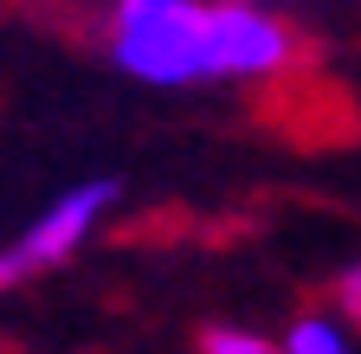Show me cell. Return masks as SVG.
I'll return each instance as SVG.
<instances>
[{
	"label": "cell",
	"mask_w": 361,
	"mask_h": 354,
	"mask_svg": "<svg viewBox=\"0 0 361 354\" xmlns=\"http://www.w3.org/2000/svg\"><path fill=\"white\" fill-rule=\"evenodd\" d=\"M239 7H284V0H239Z\"/></svg>",
	"instance_id": "52a82bcc"
},
{
	"label": "cell",
	"mask_w": 361,
	"mask_h": 354,
	"mask_svg": "<svg viewBox=\"0 0 361 354\" xmlns=\"http://www.w3.org/2000/svg\"><path fill=\"white\" fill-rule=\"evenodd\" d=\"M284 354H355V329L336 309H303L284 329Z\"/></svg>",
	"instance_id": "277c9868"
},
{
	"label": "cell",
	"mask_w": 361,
	"mask_h": 354,
	"mask_svg": "<svg viewBox=\"0 0 361 354\" xmlns=\"http://www.w3.org/2000/svg\"><path fill=\"white\" fill-rule=\"evenodd\" d=\"M297 58L303 39L278 7H239V0L207 7V84H264L284 77Z\"/></svg>",
	"instance_id": "3957f363"
},
{
	"label": "cell",
	"mask_w": 361,
	"mask_h": 354,
	"mask_svg": "<svg viewBox=\"0 0 361 354\" xmlns=\"http://www.w3.org/2000/svg\"><path fill=\"white\" fill-rule=\"evenodd\" d=\"M329 309H336V316L361 335V264H348V271L336 277V290H329Z\"/></svg>",
	"instance_id": "8992f818"
},
{
	"label": "cell",
	"mask_w": 361,
	"mask_h": 354,
	"mask_svg": "<svg viewBox=\"0 0 361 354\" xmlns=\"http://www.w3.org/2000/svg\"><path fill=\"white\" fill-rule=\"evenodd\" d=\"M207 7L213 0H110L104 52L149 91L207 84Z\"/></svg>",
	"instance_id": "6da1fadb"
},
{
	"label": "cell",
	"mask_w": 361,
	"mask_h": 354,
	"mask_svg": "<svg viewBox=\"0 0 361 354\" xmlns=\"http://www.w3.org/2000/svg\"><path fill=\"white\" fill-rule=\"evenodd\" d=\"M194 348H200V354H284V341H271V335H258V329H226V322L200 329Z\"/></svg>",
	"instance_id": "5b68a950"
},
{
	"label": "cell",
	"mask_w": 361,
	"mask_h": 354,
	"mask_svg": "<svg viewBox=\"0 0 361 354\" xmlns=\"http://www.w3.org/2000/svg\"><path fill=\"white\" fill-rule=\"evenodd\" d=\"M110 206H116V181H78V187H65L26 232H13L7 245H0V296H13V290H26L39 277L65 271V264L90 245V232L110 219Z\"/></svg>",
	"instance_id": "7a4b0ae2"
}]
</instances>
